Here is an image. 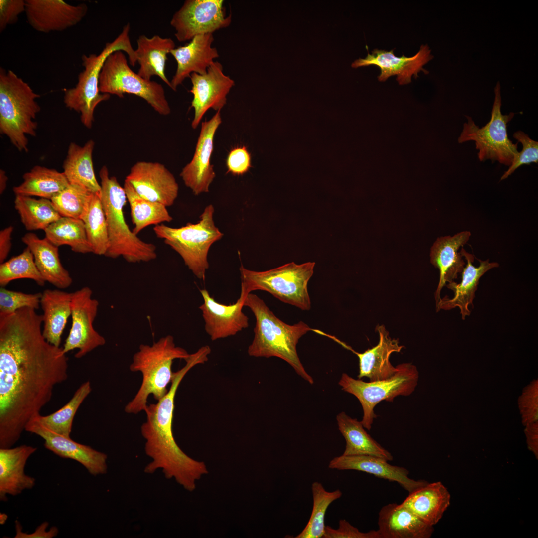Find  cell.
<instances>
[{
  "instance_id": "cell-1",
  "label": "cell",
  "mask_w": 538,
  "mask_h": 538,
  "mask_svg": "<svg viewBox=\"0 0 538 538\" xmlns=\"http://www.w3.org/2000/svg\"><path fill=\"white\" fill-rule=\"evenodd\" d=\"M23 307L0 314V448L12 447L27 423L68 377L62 348L42 334V315Z\"/></svg>"
},
{
  "instance_id": "cell-2",
  "label": "cell",
  "mask_w": 538,
  "mask_h": 538,
  "mask_svg": "<svg viewBox=\"0 0 538 538\" xmlns=\"http://www.w3.org/2000/svg\"><path fill=\"white\" fill-rule=\"evenodd\" d=\"M185 365L174 372L170 389L156 404H148L144 411L146 419L140 431L145 440L144 450L151 461L144 472L152 474L161 469L167 479H174L185 489L193 491L197 482L208 473L204 462L186 454L176 443L172 432L174 401L177 390L187 372L194 366L204 363L199 352L191 354Z\"/></svg>"
},
{
  "instance_id": "cell-3",
  "label": "cell",
  "mask_w": 538,
  "mask_h": 538,
  "mask_svg": "<svg viewBox=\"0 0 538 538\" xmlns=\"http://www.w3.org/2000/svg\"><path fill=\"white\" fill-rule=\"evenodd\" d=\"M244 305L250 309L256 318L254 337L248 349L249 355L276 357L284 360L299 376L313 384V378L306 372L298 357L296 345L302 336L314 329L302 321L293 325L285 323L276 316L262 299L253 293L248 294Z\"/></svg>"
},
{
  "instance_id": "cell-4",
  "label": "cell",
  "mask_w": 538,
  "mask_h": 538,
  "mask_svg": "<svg viewBox=\"0 0 538 538\" xmlns=\"http://www.w3.org/2000/svg\"><path fill=\"white\" fill-rule=\"evenodd\" d=\"M100 198L107 223L109 247L105 256L116 259L122 256L131 263L147 262L157 257L156 246L145 242L131 230L124 215L127 198L115 176L109 175L106 166L99 171Z\"/></svg>"
},
{
  "instance_id": "cell-5",
  "label": "cell",
  "mask_w": 538,
  "mask_h": 538,
  "mask_svg": "<svg viewBox=\"0 0 538 538\" xmlns=\"http://www.w3.org/2000/svg\"><path fill=\"white\" fill-rule=\"evenodd\" d=\"M190 355L184 349L176 346L173 336L170 335L161 338L152 345L141 344L134 355L129 368L132 372L141 373L142 382L134 398L126 405L125 411L137 414L144 411L150 395L157 401L162 398L168 392L167 386L174 377L173 361L185 360Z\"/></svg>"
},
{
  "instance_id": "cell-6",
  "label": "cell",
  "mask_w": 538,
  "mask_h": 538,
  "mask_svg": "<svg viewBox=\"0 0 538 538\" xmlns=\"http://www.w3.org/2000/svg\"><path fill=\"white\" fill-rule=\"evenodd\" d=\"M40 97L13 71L0 67V133L19 151H28L27 135H36Z\"/></svg>"
},
{
  "instance_id": "cell-7",
  "label": "cell",
  "mask_w": 538,
  "mask_h": 538,
  "mask_svg": "<svg viewBox=\"0 0 538 538\" xmlns=\"http://www.w3.org/2000/svg\"><path fill=\"white\" fill-rule=\"evenodd\" d=\"M130 29L129 23L125 25L121 33L113 41L107 43L99 54L83 55L84 69L78 75L77 84L65 91L66 107L80 113L81 123L88 129L92 127L97 105L110 97V95L102 93L99 89L100 74L107 58L115 51H122L128 55L131 66H135L137 63L129 37Z\"/></svg>"
},
{
  "instance_id": "cell-8",
  "label": "cell",
  "mask_w": 538,
  "mask_h": 538,
  "mask_svg": "<svg viewBox=\"0 0 538 538\" xmlns=\"http://www.w3.org/2000/svg\"><path fill=\"white\" fill-rule=\"evenodd\" d=\"M315 262H294L263 271L240 268L241 291L247 294L260 290L267 291L284 303L302 310L311 308L308 282L313 275Z\"/></svg>"
},
{
  "instance_id": "cell-9",
  "label": "cell",
  "mask_w": 538,
  "mask_h": 538,
  "mask_svg": "<svg viewBox=\"0 0 538 538\" xmlns=\"http://www.w3.org/2000/svg\"><path fill=\"white\" fill-rule=\"evenodd\" d=\"M214 211L213 206L209 205L196 223H188L180 228L161 224L153 228L156 236L163 239L166 244L178 253L189 269L200 279H205L209 268L207 256L210 247L223 235L214 224Z\"/></svg>"
},
{
  "instance_id": "cell-10",
  "label": "cell",
  "mask_w": 538,
  "mask_h": 538,
  "mask_svg": "<svg viewBox=\"0 0 538 538\" xmlns=\"http://www.w3.org/2000/svg\"><path fill=\"white\" fill-rule=\"evenodd\" d=\"M500 89L498 82L494 88L495 98L489 122L480 128L471 117L465 116L467 121L463 124L458 142L474 141L480 161L489 159L509 167L519 153L518 142L513 143L509 139L507 130V124L515 114H502Z\"/></svg>"
},
{
  "instance_id": "cell-11",
  "label": "cell",
  "mask_w": 538,
  "mask_h": 538,
  "mask_svg": "<svg viewBox=\"0 0 538 538\" xmlns=\"http://www.w3.org/2000/svg\"><path fill=\"white\" fill-rule=\"evenodd\" d=\"M397 371L389 378L366 382L343 373L339 385L342 389L355 396L360 402L363 415L361 421L364 427L372 428L374 407L381 402H393L399 396H408L415 390L419 378L416 367L410 363L397 365Z\"/></svg>"
},
{
  "instance_id": "cell-12",
  "label": "cell",
  "mask_w": 538,
  "mask_h": 538,
  "mask_svg": "<svg viewBox=\"0 0 538 538\" xmlns=\"http://www.w3.org/2000/svg\"><path fill=\"white\" fill-rule=\"evenodd\" d=\"M99 89L102 93L120 98L125 94H133L143 99L161 115L171 113L162 85L134 72L122 51L112 53L106 59L100 74Z\"/></svg>"
},
{
  "instance_id": "cell-13",
  "label": "cell",
  "mask_w": 538,
  "mask_h": 538,
  "mask_svg": "<svg viewBox=\"0 0 538 538\" xmlns=\"http://www.w3.org/2000/svg\"><path fill=\"white\" fill-rule=\"evenodd\" d=\"M223 0H186L170 20L179 42L196 36L212 33L228 27L232 16L226 14Z\"/></svg>"
},
{
  "instance_id": "cell-14",
  "label": "cell",
  "mask_w": 538,
  "mask_h": 538,
  "mask_svg": "<svg viewBox=\"0 0 538 538\" xmlns=\"http://www.w3.org/2000/svg\"><path fill=\"white\" fill-rule=\"evenodd\" d=\"M72 326L63 347L66 354L78 349L75 357L80 358L106 343L105 338L94 328L99 302L92 298V290L85 286L72 292L70 303Z\"/></svg>"
},
{
  "instance_id": "cell-15",
  "label": "cell",
  "mask_w": 538,
  "mask_h": 538,
  "mask_svg": "<svg viewBox=\"0 0 538 538\" xmlns=\"http://www.w3.org/2000/svg\"><path fill=\"white\" fill-rule=\"evenodd\" d=\"M193 97L191 107L194 110L191 126L196 129L205 113L210 108L220 111L227 103V96L235 85L234 81L223 72L221 63L214 61L204 74L190 76Z\"/></svg>"
},
{
  "instance_id": "cell-16",
  "label": "cell",
  "mask_w": 538,
  "mask_h": 538,
  "mask_svg": "<svg viewBox=\"0 0 538 538\" xmlns=\"http://www.w3.org/2000/svg\"><path fill=\"white\" fill-rule=\"evenodd\" d=\"M25 430L43 439L45 447L57 456L79 462L92 475L96 476L107 472L106 454L75 442L71 437L55 433L41 423L36 416L29 420Z\"/></svg>"
},
{
  "instance_id": "cell-17",
  "label": "cell",
  "mask_w": 538,
  "mask_h": 538,
  "mask_svg": "<svg viewBox=\"0 0 538 538\" xmlns=\"http://www.w3.org/2000/svg\"><path fill=\"white\" fill-rule=\"evenodd\" d=\"M125 180L141 197L166 207L172 206L178 194L179 186L174 175L158 162H136Z\"/></svg>"
},
{
  "instance_id": "cell-18",
  "label": "cell",
  "mask_w": 538,
  "mask_h": 538,
  "mask_svg": "<svg viewBox=\"0 0 538 538\" xmlns=\"http://www.w3.org/2000/svg\"><path fill=\"white\" fill-rule=\"evenodd\" d=\"M88 11L85 3L71 5L63 0H25L26 18L36 31H62L82 21Z\"/></svg>"
},
{
  "instance_id": "cell-19",
  "label": "cell",
  "mask_w": 538,
  "mask_h": 538,
  "mask_svg": "<svg viewBox=\"0 0 538 538\" xmlns=\"http://www.w3.org/2000/svg\"><path fill=\"white\" fill-rule=\"evenodd\" d=\"M368 51V46H366ZM394 50L390 51L375 49L370 54L368 51L367 56L364 58H359L354 61L353 68L375 65L380 69V74L378 76L379 81L384 82L390 76L397 75V80L400 85L407 84L411 82V77H418L420 71L425 74L428 71L423 66L433 59L431 50L427 45H422L418 52L414 56L407 57L403 55L397 57L394 55Z\"/></svg>"
},
{
  "instance_id": "cell-20",
  "label": "cell",
  "mask_w": 538,
  "mask_h": 538,
  "mask_svg": "<svg viewBox=\"0 0 538 538\" xmlns=\"http://www.w3.org/2000/svg\"><path fill=\"white\" fill-rule=\"evenodd\" d=\"M221 122L220 111H219L210 120L202 123L193 157L180 174L185 185L196 195L208 192L209 187L215 177L210 159L214 135Z\"/></svg>"
},
{
  "instance_id": "cell-21",
  "label": "cell",
  "mask_w": 538,
  "mask_h": 538,
  "mask_svg": "<svg viewBox=\"0 0 538 538\" xmlns=\"http://www.w3.org/2000/svg\"><path fill=\"white\" fill-rule=\"evenodd\" d=\"M200 292L203 299L199 307L205 321V329L212 341L236 335L247 328L249 318L243 312L248 294L241 291L239 298L233 304L217 302L205 289Z\"/></svg>"
},
{
  "instance_id": "cell-22",
  "label": "cell",
  "mask_w": 538,
  "mask_h": 538,
  "mask_svg": "<svg viewBox=\"0 0 538 538\" xmlns=\"http://www.w3.org/2000/svg\"><path fill=\"white\" fill-rule=\"evenodd\" d=\"M212 33L194 37L189 43L172 49L170 54L177 63L176 72L170 81L171 88L176 91L179 85L191 74H205L214 60L219 57Z\"/></svg>"
},
{
  "instance_id": "cell-23",
  "label": "cell",
  "mask_w": 538,
  "mask_h": 538,
  "mask_svg": "<svg viewBox=\"0 0 538 538\" xmlns=\"http://www.w3.org/2000/svg\"><path fill=\"white\" fill-rule=\"evenodd\" d=\"M388 461L383 458L369 455H342L330 460L328 467L332 469L362 471L390 481L396 482L409 493L428 483L424 480H416L410 478L407 469L392 465Z\"/></svg>"
},
{
  "instance_id": "cell-24",
  "label": "cell",
  "mask_w": 538,
  "mask_h": 538,
  "mask_svg": "<svg viewBox=\"0 0 538 538\" xmlns=\"http://www.w3.org/2000/svg\"><path fill=\"white\" fill-rule=\"evenodd\" d=\"M376 329L379 335L378 344L363 353L355 351L338 338L335 341L357 356L359 366L358 378L361 379L366 377L370 382L385 380L394 375L397 367H394L391 363L390 355L394 352H400L404 347L399 344L398 339L390 337L383 325H377Z\"/></svg>"
},
{
  "instance_id": "cell-25",
  "label": "cell",
  "mask_w": 538,
  "mask_h": 538,
  "mask_svg": "<svg viewBox=\"0 0 538 538\" xmlns=\"http://www.w3.org/2000/svg\"><path fill=\"white\" fill-rule=\"evenodd\" d=\"M37 447L25 444L0 448V500H7V495L16 496L32 489L35 478L26 475L24 469L28 458Z\"/></svg>"
},
{
  "instance_id": "cell-26",
  "label": "cell",
  "mask_w": 538,
  "mask_h": 538,
  "mask_svg": "<svg viewBox=\"0 0 538 538\" xmlns=\"http://www.w3.org/2000/svg\"><path fill=\"white\" fill-rule=\"evenodd\" d=\"M460 252L466 260V264L461 272V281L459 284L453 281L446 285L448 288L454 292V297L448 298L445 296L441 298L436 304V310H450L458 307L462 319L464 320L467 316L470 314L469 306H473L479 279L490 269L498 267L499 264L496 262H490L489 259L485 261L478 259L480 264L478 267H476L473 265L474 257L472 254L467 252L463 248Z\"/></svg>"
},
{
  "instance_id": "cell-27",
  "label": "cell",
  "mask_w": 538,
  "mask_h": 538,
  "mask_svg": "<svg viewBox=\"0 0 538 538\" xmlns=\"http://www.w3.org/2000/svg\"><path fill=\"white\" fill-rule=\"evenodd\" d=\"M470 236V231H463L453 236L438 238L431 247L430 262L440 272L439 281L435 293L436 304L441 299L443 287L447 282L454 281L458 274L462 272L466 264L458 250L467 243Z\"/></svg>"
},
{
  "instance_id": "cell-28",
  "label": "cell",
  "mask_w": 538,
  "mask_h": 538,
  "mask_svg": "<svg viewBox=\"0 0 538 538\" xmlns=\"http://www.w3.org/2000/svg\"><path fill=\"white\" fill-rule=\"evenodd\" d=\"M378 525L380 538H429L434 532L433 526L401 504L384 506L379 512Z\"/></svg>"
},
{
  "instance_id": "cell-29",
  "label": "cell",
  "mask_w": 538,
  "mask_h": 538,
  "mask_svg": "<svg viewBox=\"0 0 538 538\" xmlns=\"http://www.w3.org/2000/svg\"><path fill=\"white\" fill-rule=\"evenodd\" d=\"M21 240L32 252L36 266L45 281L59 289L68 288L72 283L69 272L61 263L58 247L46 238L26 233Z\"/></svg>"
},
{
  "instance_id": "cell-30",
  "label": "cell",
  "mask_w": 538,
  "mask_h": 538,
  "mask_svg": "<svg viewBox=\"0 0 538 538\" xmlns=\"http://www.w3.org/2000/svg\"><path fill=\"white\" fill-rule=\"evenodd\" d=\"M451 496L440 481L427 483L409 493L401 504L426 524L434 526L450 504Z\"/></svg>"
},
{
  "instance_id": "cell-31",
  "label": "cell",
  "mask_w": 538,
  "mask_h": 538,
  "mask_svg": "<svg viewBox=\"0 0 538 538\" xmlns=\"http://www.w3.org/2000/svg\"><path fill=\"white\" fill-rule=\"evenodd\" d=\"M175 48V44L170 38L158 35L150 38L144 35L139 36L135 49L137 63L139 65L137 74L147 80L157 76L171 88L165 70L167 56Z\"/></svg>"
},
{
  "instance_id": "cell-32",
  "label": "cell",
  "mask_w": 538,
  "mask_h": 538,
  "mask_svg": "<svg viewBox=\"0 0 538 538\" xmlns=\"http://www.w3.org/2000/svg\"><path fill=\"white\" fill-rule=\"evenodd\" d=\"M72 294L59 289H46L42 293V334L47 342L57 347H60L63 330L71 315Z\"/></svg>"
},
{
  "instance_id": "cell-33",
  "label": "cell",
  "mask_w": 538,
  "mask_h": 538,
  "mask_svg": "<svg viewBox=\"0 0 538 538\" xmlns=\"http://www.w3.org/2000/svg\"><path fill=\"white\" fill-rule=\"evenodd\" d=\"M94 147L92 139L82 146L71 142L63 164V173L70 184L82 186L100 196L101 187L95 176L92 160Z\"/></svg>"
},
{
  "instance_id": "cell-34",
  "label": "cell",
  "mask_w": 538,
  "mask_h": 538,
  "mask_svg": "<svg viewBox=\"0 0 538 538\" xmlns=\"http://www.w3.org/2000/svg\"><path fill=\"white\" fill-rule=\"evenodd\" d=\"M338 429L346 441L343 455H369L383 458L388 461L393 459L392 455L365 430L361 421L341 412L337 415Z\"/></svg>"
},
{
  "instance_id": "cell-35",
  "label": "cell",
  "mask_w": 538,
  "mask_h": 538,
  "mask_svg": "<svg viewBox=\"0 0 538 538\" xmlns=\"http://www.w3.org/2000/svg\"><path fill=\"white\" fill-rule=\"evenodd\" d=\"M23 181L13 188L16 195L51 199L69 184L63 172L36 165L23 175Z\"/></svg>"
},
{
  "instance_id": "cell-36",
  "label": "cell",
  "mask_w": 538,
  "mask_h": 538,
  "mask_svg": "<svg viewBox=\"0 0 538 538\" xmlns=\"http://www.w3.org/2000/svg\"><path fill=\"white\" fill-rule=\"evenodd\" d=\"M124 188L130 205L132 221L134 225L132 231L135 235L149 225L156 226L173 220L167 207L141 197L126 180Z\"/></svg>"
},
{
  "instance_id": "cell-37",
  "label": "cell",
  "mask_w": 538,
  "mask_h": 538,
  "mask_svg": "<svg viewBox=\"0 0 538 538\" xmlns=\"http://www.w3.org/2000/svg\"><path fill=\"white\" fill-rule=\"evenodd\" d=\"M45 238L56 246L66 245L76 253H93L84 223L80 219L61 217L45 230Z\"/></svg>"
},
{
  "instance_id": "cell-38",
  "label": "cell",
  "mask_w": 538,
  "mask_h": 538,
  "mask_svg": "<svg viewBox=\"0 0 538 538\" xmlns=\"http://www.w3.org/2000/svg\"><path fill=\"white\" fill-rule=\"evenodd\" d=\"M14 208L28 231L45 230L61 216L50 199L16 195Z\"/></svg>"
},
{
  "instance_id": "cell-39",
  "label": "cell",
  "mask_w": 538,
  "mask_h": 538,
  "mask_svg": "<svg viewBox=\"0 0 538 538\" xmlns=\"http://www.w3.org/2000/svg\"><path fill=\"white\" fill-rule=\"evenodd\" d=\"M93 253L105 255L109 247L107 223L100 196L93 194L81 217Z\"/></svg>"
},
{
  "instance_id": "cell-40",
  "label": "cell",
  "mask_w": 538,
  "mask_h": 538,
  "mask_svg": "<svg viewBox=\"0 0 538 538\" xmlns=\"http://www.w3.org/2000/svg\"><path fill=\"white\" fill-rule=\"evenodd\" d=\"M313 507L310 518L301 532L295 538H322L325 529V516L329 505L340 498L342 493L339 489L332 492L325 490L323 485L317 481L311 485Z\"/></svg>"
},
{
  "instance_id": "cell-41",
  "label": "cell",
  "mask_w": 538,
  "mask_h": 538,
  "mask_svg": "<svg viewBox=\"0 0 538 538\" xmlns=\"http://www.w3.org/2000/svg\"><path fill=\"white\" fill-rule=\"evenodd\" d=\"M92 391L90 382L87 381L76 391L70 401L60 409L48 415H37L36 417L51 430L70 437L73 421L79 406Z\"/></svg>"
},
{
  "instance_id": "cell-42",
  "label": "cell",
  "mask_w": 538,
  "mask_h": 538,
  "mask_svg": "<svg viewBox=\"0 0 538 538\" xmlns=\"http://www.w3.org/2000/svg\"><path fill=\"white\" fill-rule=\"evenodd\" d=\"M23 278L32 279L41 286H44L46 282L27 247L19 255L0 265V287H5L12 280Z\"/></svg>"
},
{
  "instance_id": "cell-43",
  "label": "cell",
  "mask_w": 538,
  "mask_h": 538,
  "mask_svg": "<svg viewBox=\"0 0 538 538\" xmlns=\"http://www.w3.org/2000/svg\"><path fill=\"white\" fill-rule=\"evenodd\" d=\"M93 194L82 186L70 184L51 201L61 217L80 219Z\"/></svg>"
},
{
  "instance_id": "cell-44",
  "label": "cell",
  "mask_w": 538,
  "mask_h": 538,
  "mask_svg": "<svg viewBox=\"0 0 538 538\" xmlns=\"http://www.w3.org/2000/svg\"><path fill=\"white\" fill-rule=\"evenodd\" d=\"M42 293L27 294L0 288V314L7 315L23 307L39 309Z\"/></svg>"
},
{
  "instance_id": "cell-45",
  "label": "cell",
  "mask_w": 538,
  "mask_h": 538,
  "mask_svg": "<svg viewBox=\"0 0 538 538\" xmlns=\"http://www.w3.org/2000/svg\"><path fill=\"white\" fill-rule=\"evenodd\" d=\"M513 136L521 143L522 150L519 152L511 165L501 176L500 180L506 179L522 165L538 163V142L530 138L527 134L521 131L515 132Z\"/></svg>"
},
{
  "instance_id": "cell-46",
  "label": "cell",
  "mask_w": 538,
  "mask_h": 538,
  "mask_svg": "<svg viewBox=\"0 0 538 538\" xmlns=\"http://www.w3.org/2000/svg\"><path fill=\"white\" fill-rule=\"evenodd\" d=\"M323 538H380L377 530L363 532L352 526L345 519L339 521V527L334 529L329 526H325Z\"/></svg>"
},
{
  "instance_id": "cell-47",
  "label": "cell",
  "mask_w": 538,
  "mask_h": 538,
  "mask_svg": "<svg viewBox=\"0 0 538 538\" xmlns=\"http://www.w3.org/2000/svg\"><path fill=\"white\" fill-rule=\"evenodd\" d=\"M227 173L241 175L251 167V157L246 147H237L230 151L226 159Z\"/></svg>"
},
{
  "instance_id": "cell-48",
  "label": "cell",
  "mask_w": 538,
  "mask_h": 538,
  "mask_svg": "<svg viewBox=\"0 0 538 538\" xmlns=\"http://www.w3.org/2000/svg\"><path fill=\"white\" fill-rule=\"evenodd\" d=\"M25 0H0V31L16 23L19 16L25 12Z\"/></svg>"
},
{
  "instance_id": "cell-49",
  "label": "cell",
  "mask_w": 538,
  "mask_h": 538,
  "mask_svg": "<svg viewBox=\"0 0 538 538\" xmlns=\"http://www.w3.org/2000/svg\"><path fill=\"white\" fill-rule=\"evenodd\" d=\"M15 524L16 535L14 538H52L57 536L59 533L58 529L54 526L46 531L49 526V523L47 521L41 524L33 533L30 534L22 531V526L19 521H16Z\"/></svg>"
},
{
  "instance_id": "cell-50",
  "label": "cell",
  "mask_w": 538,
  "mask_h": 538,
  "mask_svg": "<svg viewBox=\"0 0 538 538\" xmlns=\"http://www.w3.org/2000/svg\"><path fill=\"white\" fill-rule=\"evenodd\" d=\"M13 227L9 226L0 231V263L4 262L11 248V235Z\"/></svg>"
},
{
  "instance_id": "cell-51",
  "label": "cell",
  "mask_w": 538,
  "mask_h": 538,
  "mask_svg": "<svg viewBox=\"0 0 538 538\" xmlns=\"http://www.w3.org/2000/svg\"><path fill=\"white\" fill-rule=\"evenodd\" d=\"M529 448L538 459L537 429L536 427L529 428L527 430Z\"/></svg>"
},
{
  "instance_id": "cell-52",
  "label": "cell",
  "mask_w": 538,
  "mask_h": 538,
  "mask_svg": "<svg viewBox=\"0 0 538 538\" xmlns=\"http://www.w3.org/2000/svg\"><path fill=\"white\" fill-rule=\"evenodd\" d=\"M8 177L6 172L3 169L0 170V194H2L4 192L6 186Z\"/></svg>"
}]
</instances>
